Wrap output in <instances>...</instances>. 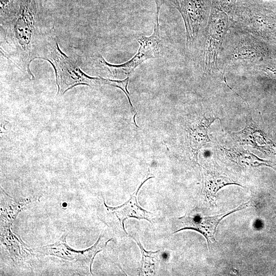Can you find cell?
<instances>
[{"label":"cell","mask_w":276,"mask_h":276,"mask_svg":"<svg viewBox=\"0 0 276 276\" xmlns=\"http://www.w3.org/2000/svg\"><path fill=\"white\" fill-rule=\"evenodd\" d=\"M237 0H212L202 45L203 66L205 72H219L218 58L224 37L234 22Z\"/></svg>","instance_id":"6da1fadb"},{"label":"cell","mask_w":276,"mask_h":276,"mask_svg":"<svg viewBox=\"0 0 276 276\" xmlns=\"http://www.w3.org/2000/svg\"><path fill=\"white\" fill-rule=\"evenodd\" d=\"M266 54L261 41L251 34L232 26L222 42L218 58L219 71L229 67L259 64Z\"/></svg>","instance_id":"7a4b0ae2"},{"label":"cell","mask_w":276,"mask_h":276,"mask_svg":"<svg viewBox=\"0 0 276 276\" xmlns=\"http://www.w3.org/2000/svg\"><path fill=\"white\" fill-rule=\"evenodd\" d=\"M181 14L184 21L187 46L201 44L210 17L212 0H168Z\"/></svg>","instance_id":"3957f363"},{"label":"cell","mask_w":276,"mask_h":276,"mask_svg":"<svg viewBox=\"0 0 276 276\" xmlns=\"http://www.w3.org/2000/svg\"><path fill=\"white\" fill-rule=\"evenodd\" d=\"M156 22L153 33L150 36H140L137 38L140 47L135 55L126 62L120 65L107 63L102 57L101 60L115 76H128L145 60L155 57L159 53L161 37L159 32L158 14L160 3H156Z\"/></svg>","instance_id":"277c9868"},{"label":"cell","mask_w":276,"mask_h":276,"mask_svg":"<svg viewBox=\"0 0 276 276\" xmlns=\"http://www.w3.org/2000/svg\"><path fill=\"white\" fill-rule=\"evenodd\" d=\"M250 205L251 202L248 201L225 213L212 216H203L196 213H186L177 219L176 221L178 228L173 233L183 229L195 230L204 236L210 248V245L215 241L217 227L220 221L227 215L247 208Z\"/></svg>","instance_id":"5b68a950"},{"label":"cell","mask_w":276,"mask_h":276,"mask_svg":"<svg viewBox=\"0 0 276 276\" xmlns=\"http://www.w3.org/2000/svg\"><path fill=\"white\" fill-rule=\"evenodd\" d=\"M153 177H150L145 179L132 194L128 200L122 205L111 208L107 206L104 202L111 224L120 234L123 236L128 234L124 227L125 221L128 218H135L145 219L151 222L154 215L144 210L140 205L137 201V194L143 185L149 179Z\"/></svg>","instance_id":"8992f818"},{"label":"cell","mask_w":276,"mask_h":276,"mask_svg":"<svg viewBox=\"0 0 276 276\" xmlns=\"http://www.w3.org/2000/svg\"><path fill=\"white\" fill-rule=\"evenodd\" d=\"M232 134L241 144L251 145L262 151H270L273 145L254 121L250 111L247 116L244 128Z\"/></svg>","instance_id":"52a82bcc"},{"label":"cell","mask_w":276,"mask_h":276,"mask_svg":"<svg viewBox=\"0 0 276 276\" xmlns=\"http://www.w3.org/2000/svg\"><path fill=\"white\" fill-rule=\"evenodd\" d=\"M203 185L202 195L204 201L211 205L216 204V196L218 191L225 186L236 185L242 186L228 176L213 170L202 167Z\"/></svg>","instance_id":"ba28073f"},{"label":"cell","mask_w":276,"mask_h":276,"mask_svg":"<svg viewBox=\"0 0 276 276\" xmlns=\"http://www.w3.org/2000/svg\"><path fill=\"white\" fill-rule=\"evenodd\" d=\"M223 151L230 160L240 166L257 167L266 166L273 167L271 162L261 159L248 150L242 148H223Z\"/></svg>","instance_id":"9c48e42d"},{"label":"cell","mask_w":276,"mask_h":276,"mask_svg":"<svg viewBox=\"0 0 276 276\" xmlns=\"http://www.w3.org/2000/svg\"><path fill=\"white\" fill-rule=\"evenodd\" d=\"M217 119L214 117L203 118L191 129L190 135L191 145L195 152L207 143L211 142L208 135V129Z\"/></svg>","instance_id":"30bf717a"},{"label":"cell","mask_w":276,"mask_h":276,"mask_svg":"<svg viewBox=\"0 0 276 276\" xmlns=\"http://www.w3.org/2000/svg\"><path fill=\"white\" fill-rule=\"evenodd\" d=\"M132 238L140 247L142 254V260L139 270V275H154L157 270L159 264L160 250H158L155 251H146L143 248L138 238L135 237H132Z\"/></svg>","instance_id":"8fae6325"}]
</instances>
